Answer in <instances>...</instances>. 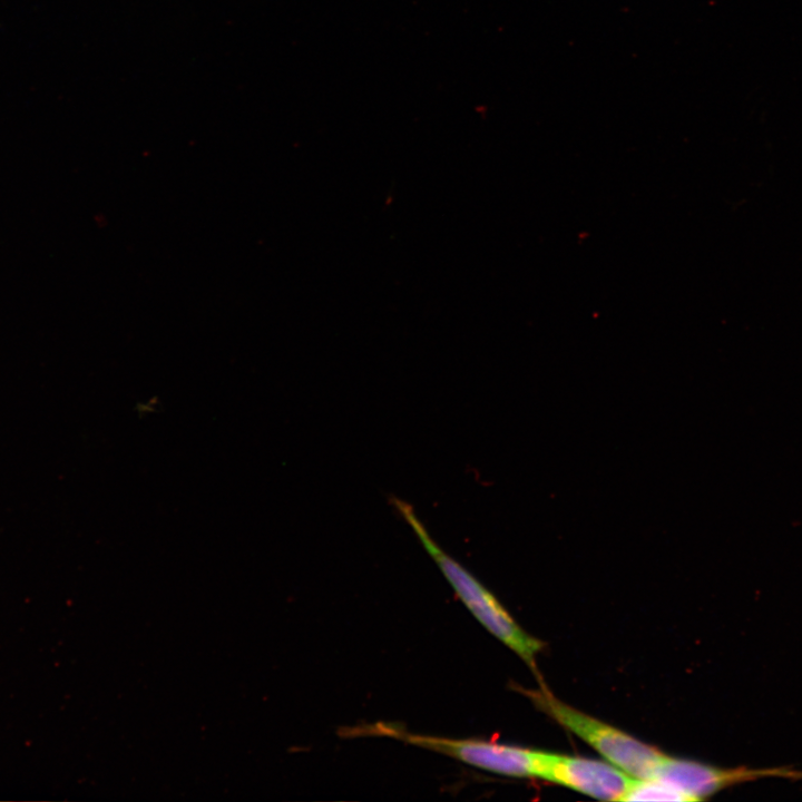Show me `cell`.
Listing matches in <instances>:
<instances>
[{
	"mask_svg": "<svg viewBox=\"0 0 802 802\" xmlns=\"http://www.w3.org/2000/svg\"><path fill=\"white\" fill-rule=\"evenodd\" d=\"M391 502L476 619L537 674L536 658L544 647L542 642L526 633L489 589L436 544L408 502L398 498H392Z\"/></svg>",
	"mask_w": 802,
	"mask_h": 802,
	"instance_id": "obj_1",
	"label": "cell"
},
{
	"mask_svg": "<svg viewBox=\"0 0 802 802\" xmlns=\"http://www.w3.org/2000/svg\"><path fill=\"white\" fill-rule=\"evenodd\" d=\"M526 693L541 712L576 734L629 776L653 779L665 756L659 750L567 705L544 686Z\"/></svg>",
	"mask_w": 802,
	"mask_h": 802,
	"instance_id": "obj_2",
	"label": "cell"
},
{
	"mask_svg": "<svg viewBox=\"0 0 802 802\" xmlns=\"http://www.w3.org/2000/svg\"><path fill=\"white\" fill-rule=\"evenodd\" d=\"M769 777L796 781L802 780V771L790 766L721 767L665 755L653 776L679 790L691 801H701L727 788Z\"/></svg>",
	"mask_w": 802,
	"mask_h": 802,
	"instance_id": "obj_3",
	"label": "cell"
},
{
	"mask_svg": "<svg viewBox=\"0 0 802 802\" xmlns=\"http://www.w3.org/2000/svg\"><path fill=\"white\" fill-rule=\"evenodd\" d=\"M536 777L606 801H622L632 776L603 761L538 751Z\"/></svg>",
	"mask_w": 802,
	"mask_h": 802,
	"instance_id": "obj_4",
	"label": "cell"
},
{
	"mask_svg": "<svg viewBox=\"0 0 802 802\" xmlns=\"http://www.w3.org/2000/svg\"><path fill=\"white\" fill-rule=\"evenodd\" d=\"M622 801L689 802L691 800L679 790L659 780L632 777Z\"/></svg>",
	"mask_w": 802,
	"mask_h": 802,
	"instance_id": "obj_5",
	"label": "cell"
}]
</instances>
